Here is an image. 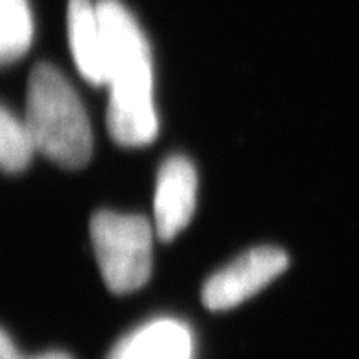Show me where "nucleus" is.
Returning a JSON list of instances; mask_svg holds the SVG:
<instances>
[{"label": "nucleus", "mask_w": 359, "mask_h": 359, "mask_svg": "<svg viewBox=\"0 0 359 359\" xmlns=\"http://www.w3.org/2000/svg\"><path fill=\"white\" fill-rule=\"evenodd\" d=\"M0 359H73L72 355L60 351L42 352V354L27 355L18 351L11 336L0 327Z\"/></svg>", "instance_id": "obj_10"}, {"label": "nucleus", "mask_w": 359, "mask_h": 359, "mask_svg": "<svg viewBox=\"0 0 359 359\" xmlns=\"http://www.w3.org/2000/svg\"><path fill=\"white\" fill-rule=\"evenodd\" d=\"M190 328L177 319H155L123 337L108 359H191Z\"/></svg>", "instance_id": "obj_6"}, {"label": "nucleus", "mask_w": 359, "mask_h": 359, "mask_svg": "<svg viewBox=\"0 0 359 359\" xmlns=\"http://www.w3.org/2000/svg\"><path fill=\"white\" fill-rule=\"evenodd\" d=\"M197 203V173L184 155H172L157 173L154 215L155 233L172 241L194 217Z\"/></svg>", "instance_id": "obj_5"}, {"label": "nucleus", "mask_w": 359, "mask_h": 359, "mask_svg": "<svg viewBox=\"0 0 359 359\" xmlns=\"http://www.w3.org/2000/svg\"><path fill=\"white\" fill-rule=\"evenodd\" d=\"M35 154L24 118L0 106V170L8 173L24 172Z\"/></svg>", "instance_id": "obj_9"}, {"label": "nucleus", "mask_w": 359, "mask_h": 359, "mask_svg": "<svg viewBox=\"0 0 359 359\" xmlns=\"http://www.w3.org/2000/svg\"><path fill=\"white\" fill-rule=\"evenodd\" d=\"M104 41L108 130L121 146L150 144L159 123L154 104V62L144 33L118 0L97 2Z\"/></svg>", "instance_id": "obj_1"}, {"label": "nucleus", "mask_w": 359, "mask_h": 359, "mask_svg": "<svg viewBox=\"0 0 359 359\" xmlns=\"http://www.w3.org/2000/svg\"><path fill=\"white\" fill-rule=\"evenodd\" d=\"M90 236L109 290L130 294L144 287L154 261V228L148 219L102 210L91 217Z\"/></svg>", "instance_id": "obj_3"}, {"label": "nucleus", "mask_w": 359, "mask_h": 359, "mask_svg": "<svg viewBox=\"0 0 359 359\" xmlns=\"http://www.w3.org/2000/svg\"><path fill=\"white\" fill-rule=\"evenodd\" d=\"M287 266L288 255L279 248H252L206 281L203 287V303L215 312L239 306L281 276Z\"/></svg>", "instance_id": "obj_4"}, {"label": "nucleus", "mask_w": 359, "mask_h": 359, "mask_svg": "<svg viewBox=\"0 0 359 359\" xmlns=\"http://www.w3.org/2000/svg\"><path fill=\"white\" fill-rule=\"evenodd\" d=\"M33 42L27 0H0V66L18 60Z\"/></svg>", "instance_id": "obj_8"}, {"label": "nucleus", "mask_w": 359, "mask_h": 359, "mask_svg": "<svg viewBox=\"0 0 359 359\" xmlns=\"http://www.w3.org/2000/svg\"><path fill=\"white\" fill-rule=\"evenodd\" d=\"M22 118L39 154L69 170L90 161L93 135L86 109L68 79L51 64L33 68Z\"/></svg>", "instance_id": "obj_2"}, {"label": "nucleus", "mask_w": 359, "mask_h": 359, "mask_svg": "<svg viewBox=\"0 0 359 359\" xmlns=\"http://www.w3.org/2000/svg\"><path fill=\"white\" fill-rule=\"evenodd\" d=\"M68 36L73 60L82 77L95 86L106 84L104 41L97 2L69 0Z\"/></svg>", "instance_id": "obj_7"}]
</instances>
